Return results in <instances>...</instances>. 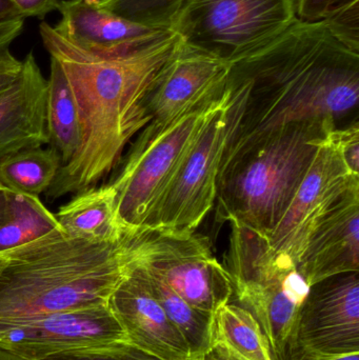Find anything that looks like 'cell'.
<instances>
[{
	"label": "cell",
	"mask_w": 359,
	"mask_h": 360,
	"mask_svg": "<svg viewBox=\"0 0 359 360\" xmlns=\"http://www.w3.org/2000/svg\"><path fill=\"white\" fill-rule=\"evenodd\" d=\"M231 73L250 84V93L221 171L280 129L335 120L358 103L359 53L322 21L296 18L269 46L232 65Z\"/></svg>",
	"instance_id": "obj_1"
},
{
	"label": "cell",
	"mask_w": 359,
	"mask_h": 360,
	"mask_svg": "<svg viewBox=\"0 0 359 360\" xmlns=\"http://www.w3.org/2000/svg\"><path fill=\"white\" fill-rule=\"evenodd\" d=\"M39 35L50 57L60 63L79 115L81 141L46 191L50 200L97 186L122 160L124 148L151 122L150 89L178 39L162 41L124 57L89 54L41 22Z\"/></svg>",
	"instance_id": "obj_2"
},
{
	"label": "cell",
	"mask_w": 359,
	"mask_h": 360,
	"mask_svg": "<svg viewBox=\"0 0 359 360\" xmlns=\"http://www.w3.org/2000/svg\"><path fill=\"white\" fill-rule=\"evenodd\" d=\"M132 234L98 240L56 231L4 252L0 334L46 315L107 306L132 268Z\"/></svg>",
	"instance_id": "obj_3"
},
{
	"label": "cell",
	"mask_w": 359,
	"mask_h": 360,
	"mask_svg": "<svg viewBox=\"0 0 359 360\" xmlns=\"http://www.w3.org/2000/svg\"><path fill=\"white\" fill-rule=\"evenodd\" d=\"M334 129L330 118L290 124L223 169L215 201L217 221L269 236Z\"/></svg>",
	"instance_id": "obj_4"
},
{
	"label": "cell",
	"mask_w": 359,
	"mask_h": 360,
	"mask_svg": "<svg viewBox=\"0 0 359 360\" xmlns=\"http://www.w3.org/2000/svg\"><path fill=\"white\" fill-rule=\"evenodd\" d=\"M223 266L240 306L265 332L274 360H288L297 316L310 290L296 264L274 252L265 237L231 226Z\"/></svg>",
	"instance_id": "obj_5"
},
{
	"label": "cell",
	"mask_w": 359,
	"mask_h": 360,
	"mask_svg": "<svg viewBox=\"0 0 359 360\" xmlns=\"http://www.w3.org/2000/svg\"><path fill=\"white\" fill-rule=\"evenodd\" d=\"M227 96L228 84L206 103L170 122H151L141 131L124 164L110 181L117 194L118 220L126 233L145 228L194 141Z\"/></svg>",
	"instance_id": "obj_6"
},
{
	"label": "cell",
	"mask_w": 359,
	"mask_h": 360,
	"mask_svg": "<svg viewBox=\"0 0 359 360\" xmlns=\"http://www.w3.org/2000/svg\"><path fill=\"white\" fill-rule=\"evenodd\" d=\"M227 84V99L194 141L143 230L195 232L214 207L223 158L244 117L250 93V84L231 70Z\"/></svg>",
	"instance_id": "obj_7"
},
{
	"label": "cell",
	"mask_w": 359,
	"mask_h": 360,
	"mask_svg": "<svg viewBox=\"0 0 359 360\" xmlns=\"http://www.w3.org/2000/svg\"><path fill=\"white\" fill-rule=\"evenodd\" d=\"M295 0H181L169 30L183 46L232 65L296 20Z\"/></svg>",
	"instance_id": "obj_8"
},
{
	"label": "cell",
	"mask_w": 359,
	"mask_h": 360,
	"mask_svg": "<svg viewBox=\"0 0 359 360\" xmlns=\"http://www.w3.org/2000/svg\"><path fill=\"white\" fill-rule=\"evenodd\" d=\"M132 262L194 308L214 316L233 296L231 281L200 233L141 230L130 239Z\"/></svg>",
	"instance_id": "obj_9"
},
{
	"label": "cell",
	"mask_w": 359,
	"mask_h": 360,
	"mask_svg": "<svg viewBox=\"0 0 359 360\" xmlns=\"http://www.w3.org/2000/svg\"><path fill=\"white\" fill-rule=\"evenodd\" d=\"M334 130L316 152L282 219L266 237L274 252L296 266L318 226L352 191L359 188V175L346 164Z\"/></svg>",
	"instance_id": "obj_10"
},
{
	"label": "cell",
	"mask_w": 359,
	"mask_h": 360,
	"mask_svg": "<svg viewBox=\"0 0 359 360\" xmlns=\"http://www.w3.org/2000/svg\"><path fill=\"white\" fill-rule=\"evenodd\" d=\"M359 353L358 272L310 287L301 304L288 360H325Z\"/></svg>",
	"instance_id": "obj_11"
},
{
	"label": "cell",
	"mask_w": 359,
	"mask_h": 360,
	"mask_svg": "<svg viewBox=\"0 0 359 360\" xmlns=\"http://www.w3.org/2000/svg\"><path fill=\"white\" fill-rule=\"evenodd\" d=\"M129 342L107 306L54 313L0 334V353L38 360L82 349Z\"/></svg>",
	"instance_id": "obj_12"
},
{
	"label": "cell",
	"mask_w": 359,
	"mask_h": 360,
	"mask_svg": "<svg viewBox=\"0 0 359 360\" xmlns=\"http://www.w3.org/2000/svg\"><path fill=\"white\" fill-rule=\"evenodd\" d=\"M54 30L70 44L98 57H124L141 52L172 34L148 27L103 8L99 0H61Z\"/></svg>",
	"instance_id": "obj_13"
},
{
	"label": "cell",
	"mask_w": 359,
	"mask_h": 360,
	"mask_svg": "<svg viewBox=\"0 0 359 360\" xmlns=\"http://www.w3.org/2000/svg\"><path fill=\"white\" fill-rule=\"evenodd\" d=\"M231 65L179 42L147 97L151 122H170L225 89Z\"/></svg>",
	"instance_id": "obj_14"
},
{
	"label": "cell",
	"mask_w": 359,
	"mask_h": 360,
	"mask_svg": "<svg viewBox=\"0 0 359 360\" xmlns=\"http://www.w3.org/2000/svg\"><path fill=\"white\" fill-rule=\"evenodd\" d=\"M107 304L131 344L164 360H191L187 342L134 264Z\"/></svg>",
	"instance_id": "obj_15"
},
{
	"label": "cell",
	"mask_w": 359,
	"mask_h": 360,
	"mask_svg": "<svg viewBox=\"0 0 359 360\" xmlns=\"http://www.w3.org/2000/svg\"><path fill=\"white\" fill-rule=\"evenodd\" d=\"M309 287L359 272V188L322 222L297 264Z\"/></svg>",
	"instance_id": "obj_16"
},
{
	"label": "cell",
	"mask_w": 359,
	"mask_h": 360,
	"mask_svg": "<svg viewBox=\"0 0 359 360\" xmlns=\"http://www.w3.org/2000/svg\"><path fill=\"white\" fill-rule=\"evenodd\" d=\"M15 86L0 99V158L27 148L48 145V79L33 52L22 59Z\"/></svg>",
	"instance_id": "obj_17"
},
{
	"label": "cell",
	"mask_w": 359,
	"mask_h": 360,
	"mask_svg": "<svg viewBox=\"0 0 359 360\" xmlns=\"http://www.w3.org/2000/svg\"><path fill=\"white\" fill-rule=\"evenodd\" d=\"M63 232L70 237L118 240L126 236L117 217V194L112 184L91 186L55 213Z\"/></svg>",
	"instance_id": "obj_18"
},
{
	"label": "cell",
	"mask_w": 359,
	"mask_h": 360,
	"mask_svg": "<svg viewBox=\"0 0 359 360\" xmlns=\"http://www.w3.org/2000/svg\"><path fill=\"white\" fill-rule=\"evenodd\" d=\"M46 95V130L48 145L61 158V166L72 160L81 141L79 115L69 82L60 63L50 57Z\"/></svg>",
	"instance_id": "obj_19"
},
{
	"label": "cell",
	"mask_w": 359,
	"mask_h": 360,
	"mask_svg": "<svg viewBox=\"0 0 359 360\" xmlns=\"http://www.w3.org/2000/svg\"><path fill=\"white\" fill-rule=\"evenodd\" d=\"M139 269L143 271L150 290L168 315L171 323L187 342L191 360L198 359L210 350L215 344L214 316L194 308L164 281L143 269Z\"/></svg>",
	"instance_id": "obj_20"
},
{
	"label": "cell",
	"mask_w": 359,
	"mask_h": 360,
	"mask_svg": "<svg viewBox=\"0 0 359 360\" xmlns=\"http://www.w3.org/2000/svg\"><path fill=\"white\" fill-rule=\"evenodd\" d=\"M42 147L27 148L0 158V182L32 196L46 193L56 179L61 158L54 148Z\"/></svg>",
	"instance_id": "obj_21"
},
{
	"label": "cell",
	"mask_w": 359,
	"mask_h": 360,
	"mask_svg": "<svg viewBox=\"0 0 359 360\" xmlns=\"http://www.w3.org/2000/svg\"><path fill=\"white\" fill-rule=\"evenodd\" d=\"M56 231L63 229L39 197L11 190L10 205L0 222V253Z\"/></svg>",
	"instance_id": "obj_22"
},
{
	"label": "cell",
	"mask_w": 359,
	"mask_h": 360,
	"mask_svg": "<svg viewBox=\"0 0 359 360\" xmlns=\"http://www.w3.org/2000/svg\"><path fill=\"white\" fill-rule=\"evenodd\" d=\"M215 342H221L244 360H274L259 321L246 309L227 304L214 315Z\"/></svg>",
	"instance_id": "obj_23"
},
{
	"label": "cell",
	"mask_w": 359,
	"mask_h": 360,
	"mask_svg": "<svg viewBox=\"0 0 359 360\" xmlns=\"http://www.w3.org/2000/svg\"><path fill=\"white\" fill-rule=\"evenodd\" d=\"M181 0H99L103 8L148 27L169 29Z\"/></svg>",
	"instance_id": "obj_24"
},
{
	"label": "cell",
	"mask_w": 359,
	"mask_h": 360,
	"mask_svg": "<svg viewBox=\"0 0 359 360\" xmlns=\"http://www.w3.org/2000/svg\"><path fill=\"white\" fill-rule=\"evenodd\" d=\"M32 360V359H31ZM38 360H164L155 356L130 342L99 348L67 351Z\"/></svg>",
	"instance_id": "obj_25"
},
{
	"label": "cell",
	"mask_w": 359,
	"mask_h": 360,
	"mask_svg": "<svg viewBox=\"0 0 359 360\" xmlns=\"http://www.w3.org/2000/svg\"><path fill=\"white\" fill-rule=\"evenodd\" d=\"M322 22L337 39L359 53V0L337 8Z\"/></svg>",
	"instance_id": "obj_26"
},
{
	"label": "cell",
	"mask_w": 359,
	"mask_h": 360,
	"mask_svg": "<svg viewBox=\"0 0 359 360\" xmlns=\"http://www.w3.org/2000/svg\"><path fill=\"white\" fill-rule=\"evenodd\" d=\"M356 0H295L297 18L308 22L322 21L337 8Z\"/></svg>",
	"instance_id": "obj_27"
},
{
	"label": "cell",
	"mask_w": 359,
	"mask_h": 360,
	"mask_svg": "<svg viewBox=\"0 0 359 360\" xmlns=\"http://www.w3.org/2000/svg\"><path fill=\"white\" fill-rule=\"evenodd\" d=\"M335 141L346 164L354 174L359 175V124L354 122L346 129H335Z\"/></svg>",
	"instance_id": "obj_28"
},
{
	"label": "cell",
	"mask_w": 359,
	"mask_h": 360,
	"mask_svg": "<svg viewBox=\"0 0 359 360\" xmlns=\"http://www.w3.org/2000/svg\"><path fill=\"white\" fill-rule=\"evenodd\" d=\"M22 65V59L13 54L11 46L0 48V99L16 84Z\"/></svg>",
	"instance_id": "obj_29"
},
{
	"label": "cell",
	"mask_w": 359,
	"mask_h": 360,
	"mask_svg": "<svg viewBox=\"0 0 359 360\" xmlns=\"http://www.w3.org/2000/svg\"><path fill=\"white\" fill-rule=\"evenodd\" d=\"M23 16L27 18L44 19L46 15L58 10L61 0H13Z\"/></svg>",
	"instance_id": "obj_30"
},
{
	"label": "cell",
	"mask_w": 359,
	"mask_h": 360,
	"mask_svg": "<svg viewBox=\"0 0 359 360\" xmlns=\"http://www.w3.org/2000/svg\"><path fill=\"white\" fill-rule=\"evenodd\" d=\"M25 27V20L0 23V48L11 46V44L21 35Z\"/></svg>",
	"instance_id": "obj_31"
},
{
	"label": "cell",
	"mask_w": 359,
	"mask_h": 360,
	"mask_svg": "<svg viewBox=\"0 0 359 360\" xmlns=\"http://www.w3.org/2000/svg\"><path fill=\"white\" fill-rule=\"evenodd\" d=\"M194 360H244L232 352L227 346L221 342H215L214 346L207 351L204 355Z\"/></svg>",
	"instance_id": "obj_32"
},
{
	"label": "cell",
	"mask_w": 359,
	"mask_h": 360,
	"mask_svg": "<svg viewBox=\"0 0 359 360\" xmlns=\"http://www.w3.org/2000/svg\"><path fill=\"white\" fill-rule=\"evenodd\" d=\"M25 20L18 6L13 0H0V23Z\"/></svg>",
	"instance_id": "obj_33"
},
{
	"label": "cell",
	"mask_w": 359,
	"mask_h": 360,
	"mask_svg": "<svg viewBox=\"0 0 359 360\" xmlns=\"http://www.w3.org/2000/svg\"><path fill=\"white\" fill-rule=\"evenodd\" d=\"M11 200V190L0 182V222L6 217Z\"/></svg>",
	"instance_id": "obj_34"
},
{
	"label": "cell",
	"mask_w": 359,
	"mask_h": 360,
	"mask_svg": "<svg viewBox=\"0 0 359 360\" xmlns=\"http://www.w3.org/2000/svg\"><path fill=\"white\" fill-rule=\"evenodd\" d=\"M325 360H359V353H354V354L343 355V356L333 357V359Z\"/></svg>",
	"instance_id": "obj_35"
},
{
	"label": "cell",
	"mask_w": 359,
	"mask_h": 360,
	"mask_svg": "<svg viewBox=\"0 0 359 360\" xmlns=\"http://www.w3.org/2000/svg\"><path fill=\"white\" fill-rule=\"evenodd\" d=\"M0 360H31V359H17V357L8 356V355H4V354H1V353H0Z\"/></svg>",
	"instance_id": "obj_36"
},
{
	"label": "cell",
	"mask_w": 359,
	"mask_h": 360,
	"mask_svg": "<svg viewBox=\"0 0 359 360\" xmlns=\"http://www.w3.org/2000/svg\"><path fill=\"white\" fill-rule=\"evenodd\" d=\"M4 258L2 253H0V271H1L2 266H4Z\"/></svg>",
	"instance_id": "obj_37"
}]
</instances>
